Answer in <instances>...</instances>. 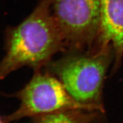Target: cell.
Segmentation results:
<instances>
[{
    "label": "cell",
    "mask_w": 123,
    "mask_h": 123,
    "mask_svg": "<svg viewBox=\"0 0 123 123\" xmlns=\"http://www.w3.org/2000/svg\"><path fill=\"white\" fill-rule=\"evenodd\" d=\"M5 55L0 64V78L27 66L34 71L51 62L53 56L67 51L66 45L53 17L50 0H41L20 24L8 28Z\"/></svg>",
    "instance_id": "1"
},
{
    "label": "cell",
    "mask_w": 123,
    "mask_h": 123,
    "mask_svg": "<svg viewBox=\"0 0 123 123\" xmlns=\"http://www.w3.org/2000/svg\"><path fill=\"white\" fill-rule=\"evenodd\" d=\"M68 52L67 55L50 63L48 71L60 80L77 102L95 107L104 113L103 87L108 69L114 61L112 46Z\"/></svg>",
    "instance_id": "2"
},
{
    "label": "cell",
    "mask_w": 123,
    "mask_h": 123,
    "mask_svg": "<svg viewBox=\"0 0 123 123\" xmlns=\"http://www.w3.org/2000/svg\"><path fill=\"white\" fill-rule=\"evenodd\" d=\"M5 95L17 98L20 105L12 113L1 117L5 123L71 109L100 112L97 108L77 102L56 76L48 71L42 72L41 69L34 71L32 79L22 89Z\"/></svg>",
    "instance_id": "3"
},
{
    "label": "cell",
    "mask_w": 123,
    "mask_h": 123,
    "mask_svg": "<svg viewBox=\"0 0 123 123\" xmlns=\"http://www.w3.org/2000/svg\"><path fill=\"white\" fill-rule=\"evenodd\" d=\"M67 51H90L101 28V0H50Z\"/></svg>",
    "instance_id": "4"
},
{
    "label": "cell",
    "mask_w": 123,
    "mask_h": 123,
    "mask_svg": "<svg viewBox=\"0 0 123 123\" xmlns=\"http://www.w3.org/2000/svg\"><path fill=\"white\" fill-rule=\"evenodd\" d=\"M109 45L114 51L113 74L123 57V0H101V28L94 48Z\"/></svg>",
    "instance_id": "5"
},
{
    "label": "cell",
    "mask_w": 123,
    "mask_h": 123,
    "mask_svg": "<svg viewBox=\"0 0 123 123\" xmlns=\"http://www.w3.org/2000/svg\"><path fill=\"white\" fill-rule=\"evenodd\" d=\"M101 112L97 111L71 109L34 117V123H91Z\"/></svg>",
    "instance_id": "6"
}]
</instances>
